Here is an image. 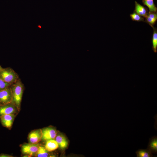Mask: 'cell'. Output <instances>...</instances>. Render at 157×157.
Here are the masks:
<instances>
[{
    "instance_id": "e0dca14e",
    "label": "cell",
    "mask_w": 157,
    "mask_h": 157,
    "mask_svg": "<svg viewBox=\"0 0 157 157\" xmlns=\"http://www.w3.org/2000/svg\"><path fill=\"white\" fill-rule=\"evenodd\" d=\"M153 33L152 38V49L155 53L157 51V30L156 28L153 27Z\"/></svg>"
},
{
    "instance_id": "ba28073f",
    "label": "cell",
    "mask_w": 157,
    "mask_h": 157,
    "mask_svg": "<svg viewBox=\"0 0 157 157\" xmlns=\"http://www.w3.org/2000/svg\"><path fill=\"white\" fill-rule=\"evenodd\" d=\"M15 116V114H9L1 116L0 119L2 124L7 128H10L13 125Z\"/></svg>"
},
{
    "instance_id": "7c38bea8",
    "label": "cell",
    "mask_w": 157,
    "mask_h": 157,
    "mask_svg": "<svg viewBox=\"0 0 157 157\" xmlns=\"http://www.w3.org/2000/svg\"><path fill=\"white\" fill-rule=\"evenodd\" d=\"M145 18V21L152 28L157 20V12H149Z\"/></svg>"
},
{
    "instance_id": "7a4b0ae2",
    "label": "cell",
    "mask_w": 157,
    "mask_h": 157,
    "mask_svg": "<svg viewBox=\"0 0 157 157\" xmlns=\"http://www.w3.org/2000/svg\"><path fill=\"white\" fill-rule=\"evenodd\" d=\"M0 78L4 82L11 85L19 79L17 74L10 67L3 68L0 70Z\"/></svg>"
},
{
    "instance_id": "8992f818",
    "label": "cell",
    "mask_w": 157,
    "mask_h": 157,
    "mask_svg": "<svg viewBox=\"0 0 157 157\" xmlns=\"http://www.w3.org/2000/svg\"><path fill=\"white\" fill-rule=\"evenodd\" d=\"M17 111H19L13 103L2 105L0 106V117L6 115H15Z\"/></svg>"
},
{
    "instance_id": "d6986e66",
    "label": "cell",
    "mask_w": 157,
    "mask_h": 157,
    "mask_svg": "<svg viewBox=\"0 0 157 157\" xmlns=\"http://www.w3.org/2000/svg\"><path fill=\"white\" fill-rule=\"evenodd\" d=\"M11 85L10 84L4 82L0 78V91L10 86Z\"/></svg>"
},
{
    "instance_id": "52a82bcc",
    "label": "cell",
    "mask_w": 157,
    "mask_h": 157,
    "mask_svg": "<svg viewBox=\"0 0 157 157\" xmlns=\"http://www.w3.org/2000/svg\"><path fill=\"white\" fill-rule=\"evenodd\" d=\"M42 131L40 129H37L31 131L28 136V140L29 143H38L42 140Z\"/></svg>"
},
{
    "instance_id": "5b68a950",
    "label": "cell",
    "mask_w": 157,
    "mask_h": 157,
    "mask_svg": "<svg viewBox=\"0 0 157 157\" xmlns=\"http://www.w3.org/2000/svg\"><path fill=\"white\" fill-rule=\"evenodd\" d=\"M42 140L46 141L51 140H55L57 134L56 129L52 127H48L42 129Z\"/></svg>"
},
{
    "instance_id": "8fae6325",
    "label": "cell",
    "mask_w": 157,
    "mask_h": 157,
    "mask_svg": "<svg viewBox=\"0 0 157 157\" xmlns=\"http://www.w3.org/2000/svg\"><path fill=\"white\" fill-rule=\"evenodd\" d=\"M151 153H157V137L154 136L149 139L147 148Z\"/></svg>"
},
{
    "instance_id": "44dd1931",
    "label": "cell",
    "mask_w": 157,
    "mask_h": 157,
    "mask_svg": "<svg viewBox=\"0 0 157 157\" xmlns=\"http://www.w3.org/2000/svg\"><path fill=\"white\" fill-rule=\"evenodd\" d=\"M3 68L1 67L0 65V70H1Z\"/></svg>"
},
{
    "instance_id": "277c9868",
    "label": "cell",
    "mask_w": 157,
    "mask_h": 157,
    "mask_svg": "<svg viewBox=\"0 0 157 157\" xmlns=\"http://www.w3.org/2000/svg\"><path fill=\"white\" fill-rule=\"evenodd\" d=\"M13 100L10 86L0 91V103L1 105L13 103Z\"/></svg>"
},
{
    "instance_id": "ffe728a7",
    "label": "cell",
    "mask_w": 157,
    "mask_h": 157,
    "mask_svg": "<svg viewBox=\"0 0 157 157\" xmlns=\"http://www.w3.org/2000/svg\"><path fill=\"white\" fill-rule=\"evenodd\" d=\"M12 157L11 155L6 154H0V157Z\"/></svg>"
},
{
    "instance_id": "30bf717a",
    "label": "cell",
    "mask_w": 157,
    "mask_h": 157,
    "mask_svg": "<svg viewBox=\"0 0 157 157\" xmlns=\"http://www.w3.org/2000/svg\"><path fill=\"white\" fill-rule=\"evenodd\" d=\"M135 9L134 12L143 17H145L148 13L147 8L136 1H135Z\"/></svg>"
},
{
    "instance_id": "6da1fadb",
    "label": "cell",
    "mask_w": 157,
    "mask_h": 157,
    "mask_svg": "<svg viewBox=\"0 0 157 157\" xmlns=\"http://www.w3.org/2000/svg\"><path fill=\"white\" fill-rule=\"evenodd\" d=\"M10 87L13 95V103L19 111L24 90V84L19 79L12 84Z\"/></svg>"
},
{
    "instance_id": "9c48e42d",
    "label": "cell",
    "mask_w": 157,
    "mask_h": 157,
    "mask_svg": "<svg viewBox=\"0 0 157 157\" xmlns=\"http://www.w3.org/2000/svg\"><path fill=\"white\" fill-rule=\"evenodd\" d=\"M55 140L61 149H65L67 147L68 141L66 138L62 134L59 133L57 134Z\"/></svg>"
},
{
    "instance_id": "4fadbf2b",
    "label": "cell",
    "mask_w": 157,
    "mask_h": 157,
    "mask_svg": "<svg viewBox=\"0 0 157 157\" xmlns=\"http://www.w3.org/2000/svg\"><path fill=\"white\" fill-rule=\"evenodd\" d=\"M58 147L55 140H51L46 141L44 147L48 151H51L57 149Z\"/></svg>"
},
{
    "instance_id": "2e32d148",
    "label": "cell",
    "mask_w": 157,
    "mask_h": 157,
    "mask_svg": "<svg viewBox=\"0 0 157 157\" xmlns=\"http://www.w3.org/2000/svg\"><path fill=\"white\" fill-rule=\"evenodd\" d=\"M35 156L38 157H47L49 156V153L45 147L40 145Z\"/></svg>"
},
{
    "instance_id": "3957f363",
    "label": "cell",
    "mask_w": 157,
    "mask_h": 157,
    "mask_svg": "<svg viewBox=\"0 0 157 157\" xmlns=\"http://www.w3.org/2000/svg\"><path fill=\"white\" fill-rule=\"evenodd\" d=\"M40 144L38 143L31 144L24 143L21 146V151L22 153L28 156L35 155L37 152Z\"/></svg>"
},
{
    "instance_id": "ac0fdd59",
    "label": "cell",
    "mask_w": 157,
    "mask_h": 157,
    "mask_svg": "<svg viewBox=\"0 0 157 157\" xmlns=\"http://www.w3.org/2000/svg\"><path fill=\"white\" fill-rule=\"evenodd\" d=\"M130 17L131 19L133 21L137 22H145L143 17L135 12L131 14Z\"/></svg>"
},
{
    "instance_id": "5bb4252c",
    "label": "cell",
    "mask_w": 157,
    "mask_h": 157,
    "mask_svg": "<svg viewBox=\"0 0 157 157\" xmlns=\"http://www.w3.org/2000/svg\"><path fill=\"white\" fill-rule=\"evenodd\" d=\"M137 157H153L151 153L147 149H139L136 151Z\"/></svg>"
},
{
    "instance_id": "603a6c76",
    "label": "cell",
    "mask_w": 157,
    "mask_h": 157,
    "mask_svg": "<svg viewBox=\"0 0 157 157\" xmlns=\"http://www.w3.org/2000/svg\"><path fill=\"white\" fill-rule=\"evenodd\" d=\"M1 103H0V106H1Z\"/></svg>"
},
{
    "instance_id": "7402d4cb",
    "label": "cell",
    "mask_w": 157,
    "mask_h": 157,
    "mask_svg": "<svg viewBox=\"0 0 157 157\" xmlns=\"http://www.w3.org/2000/svg\"><path fill=\"white\" fill-rule=\"evenodd\" d=\"M142 0L150 1V0Z\"/></svg>"
},
{
    "instance_id": "9a60e30c",
    "label": "cell",
    "mask_w": 157,
    "mask_h": 157,
    "mask_svg": "<svg viewBox=\"0 0 157 157\" xmlns=\"http://www.w3.org/2000/svg\"><path fill=\"white\" fill-rule=\"evenodd\" d=\"M144 5L146 6L149 8V12H157V8L154 3V0H142Z\"/></svg>"
}]
</instances>
